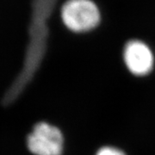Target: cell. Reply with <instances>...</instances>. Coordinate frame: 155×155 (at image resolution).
<instances>
[{
    "label": "cell",
    "instance_id": "cell-1",
    "mask_svg": "<svg viewBox=\"0 0 155 155\" xmlns=\"http://www.w3.org/2000/svg\"><path fill=\"white\" fill-rule=\"evenodd\" d=\"M61 17L64 25L74 33L91 31L101 22V12L93 0H67Z\"/></svg>",
    "mask_w": 155,
    "mask_h": 155
},
{
    "label": "cell",
    "instance_id": "cell-2",
    "mask_svg": "<svg viewBox=\"0 0 155 155\" xmlns=\"http://www.w3.org/2000/svg\"><path fill=\"white\" fill-rule=\"evenodd\" d=\"M27 146L35 155H61L64 138L58 127L48 122H41L28 134Z\"/></svg>",
    "mask_w": 155,
    "mask_h": 155
},
{
    "label": "cell",
    "instance_id": "cell-3",
    "mask_svg": "<svg viewBox=\"0 0 155 155\" xmlns=\"http://www.w3.org/2000/svg\"><path fill=\"white\" fill-rule=\"evenodd\" d=\"M123 61L132 74L145 76L153 68L154 56L149 46L144 41L131 40L124 47Z\"/></svg>",
    "mask_w": 155,
    "mask_h": 155
},
{
    "label": "cell",
    "instance_id": "cell-4",
    "mask_svg": "<svg viewBox=\"0 0 155 155\" xmlns=\"http://www.w3.org/2000/svg\"><path fill=\"white\" fill-rule=\"evenodd\" d=\"M96 155H126L122 150L113 147H104L100 148Z\"/></svg>",
    "mask_w": 155,
    "mask_h": 155
}]
</instances>
